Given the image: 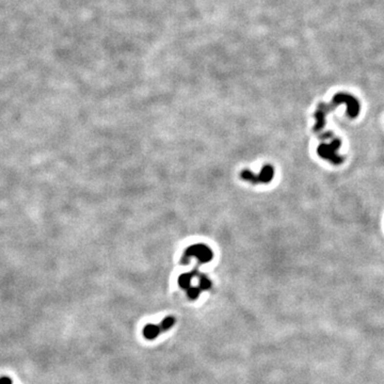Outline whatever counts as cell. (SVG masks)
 <instances>
[{"label": "cell", "instance_id": "obj_8", "mask_svg": "<svg viewBox=\"0 0 384 384\" xmlns=\"http://www.w3.org/2000/svg\"><path fill=\"white\" fill-rule=\"evenodd\" d=\"M200 292H201V289L197 288V287H190L189 289H187L188 297L192 300H194L197 298V297H199Z\"/></svg>", "mask_w": 384, "mask_h": 384}, {"label": "cell", "instance_id": "obj_10", "mask_svg": "<svg viewBox=\"0 0 384 384\" xmlns=\"http://www.w3.org/2000/svg\"><path fill=\"white\" fill-rule=\"evenodd\" d=\"M0 384H12V380L8 377H2L0 378Z\"/></svg>", "mask_w": 384, "mask_h": 384}, {"label": "cell", "instance_id": "obj_5", "mask_svg": "<svg viewBox=\"0 0 384 384\" xmlns=\"http://www.w3.org/2000/svg\"><path fill=\"white\" fill-rule=\"evenodd\" d=\"M159 332H160V328L157 327V325L150 324V323L145 325V328L143 329V335H144V337H147L148 340L156 339V337L158 336Z\"/></svg>", "mask_w": 384, "mask_h": 384}, {"label": "cell", "instance_id": "obj_3", "mask_svg": "<svg viewBox=\"0 0 384 384\" xmlns=\"http://www.w3.org/2000/svg\"><path fill=\"white\" fill-rule=\"evenodd\" d=\"M241 176L244 180H248V182H251L253 184H260V183L267 184V183H270L273 176H275V169H273L272 166L267 165L263 167L260 173L257 174V175L250 170H244L241 174Z\"/></svg>", "mask_w": 384, "mask_h": 384}, {"label": "cell", "instance_id": "obj_7", "mask_svg": "<svg viewBox=\"0 0 384 384\" xmlns=\"http://www.w3.org/2000/svg\"><path fill=\"white\" fill-rule=\"evenodd\" d=\"M174 323H175V319L173 317H167L164 319V321L160 323V330L161 331H167L169 329H171Z\"/></svg>", "mask_w": 384, "mask_h": 384}, {"label": "cell", "instance_id": "obj_9", "mask_svg": "<svg viewBox=\"0 0 384 384\" xmlns=\"http://www.w3.org/2000/svg\"><path fill=\"white\" fill-rule=\"evenodd\" d=\"M211 287V281L208 280L206 277H200V289H208Z\"/></svg>", "mask_w": 384, "mask_h": 384}, {"label": "cell", "instance_id": "obj_1", "mask_svg": "<svg viewBox=\"0 0 384 384\" xmlns=\"http://www.w3.org/2000/svg\"><path fill=\"white\" fill-rule=\"evenodd\" d=\"M346 105L347 106V114L350 116L351 119H356L360 114L361 106L360 103L353 95L349 94V93H336L333 96L332 101L329 104L320 103L315 111V119L316 123L314 126V131H319L325 126V118H327L328 113L332 111L333 109L339 107L340 105Z\"/></svg>", "mask_w": 384, "mask_h": 384}, {"label": "cell", "instance_id": "obj_6", "mask_svg": "<svg viewBox=\"0 0 384 384\" xmlns=\"http://www.w3.org/2000/svg\"><path fill=\"white\" fill-rule=\"evenodd\" d=\"M192 277H193V275H192V272L190 273H185V275H182L178 277V284L179 286L184 288V289H189L190 288V283Z\"/></svg>", "mask_w": 384, "mask_h": 384}, {"label": "cell", "instance_id": "obj_2", "mask_svg": "<svg viewBox=\"0 0 384 384\" xmlns=\"http://www.w3.org/2000/svg\"><path fill=\"white\" fill-rule=\"evenodd\" d=\"M341 145V142L340 139H334V140L329 144L327 143L320 144L317 149V153L322 159L329 160L331 164L339 166L341 165L345 160L344 157L337 155V150L340 149Z\"/></svg>", "mask_w": 384, "mask_h": 384}, {"label": "cell", "instance_id": "obj_4", "mask_svg": "<svg viewBox=\"0 0 384 384\" xmlns=\"http://www.w3.org/2000/svg\"><path fill=\"white\" fill-rule=\"evenodd\" d=\"M195 257L202 263H207V261L213 258V252L209 247L205 244H193L189 247L185 252V258Z\"/></svg>", "mask_w": 384, "mask_h": 384}]
</instances>
